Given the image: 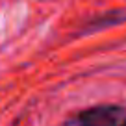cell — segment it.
<instances>
[{
    "mask_svg": "<svg viewBox=\"0 0 126 126\" xmlns=\"http://www.w3.org/2000/svg\"><path fill=\"white\" fill-rule=\"evenodd\" d=\"M65 126H126V108L117 104H102L80 111Z\"/></svg>",
    "mask_w": 126,
    "mask_h": 126,
    "instance_id": "1",
    "label": "cell"
}]
</instances>
